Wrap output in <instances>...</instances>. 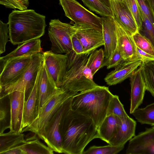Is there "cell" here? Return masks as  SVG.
I'll list each match as a JSON object with an SVG mask.
<instances>
[{
    "mask_svg": "<svg viewBox=\"0 0 154 154\" xmlns=\"http://www.w3.org/2000/svg\"><path fill=\"white\" fill-rule=\"evenodd\" d=\"M42 54L48 72L57 87L60 88L67 71V55L55 53L51 51L44 52Z\"/></svg>",
    "mask_w": 154,
    "mask_h": 154,
    "instance_id": "8fae6325",
    "label": "cell"
},
{
    "mask_svg": "<svg viewBox=\"0 0 154 154\" xmlns=\"http://www.w3.org/2000/svg\"><path fill=\"white\" fill-rule=\"evenodd\" d=\"M137 47L148 54L154 55V47L151 42L138 32L132 35Z\"/></svg>",
    "mask_w": 154,
    "mask_h": 154,
    "instance_id": "e575fe53",
    "label": "cell"
},
{
    "mask_svg": "<svg viewBox=\"0 0 154 154\" xmlns=\"http://www.w3.org/2000/svg\"><path fill=\"white\" fill-rule=\"evenodd\" d=\"M65 15L74 24L90 26L102 30V19L85 8L76 0H59Z\"/></svg>",
    "mask_w": 154,
    "mask_h": 154,
    "instance_id": "9c48e42d",
    "label": "cell"
},
{
    "mask_svg": "<svg viewBox=\"0 0 154 154\" xmlns=\"http://www.w3.org/2000/svg\"><path fill=\"white\" fill-rule=\"evenodd\" d=\"M122 122L118 116H107L98 129L99 138L109 143L121 126Z\"/></svg>",
    "mask_w": 154,
    "mask_h": 154,
    "instance_id": "cb8c5ba5",
    "label": "cell"
},
{
    "mask_svg": "<svg viewBox=\"0 0 154 154\" xmlns=\"http://www.w3.org/2000/svg\"><path fill=\"white\" fill-rule=\"evenodd\" d=\"M142 21L141 29L138 32L147 38L154 47V26L140 10Z\"/></svg>",
    "mask_w": 154,
    "mask_h": 154,
    "instance_id": "836d02e7",
    "label": "cell"
},
{
    "mask_svg": "<svg viewBox=\"0 0 154 154\" xmlns=\"http://www.w3.org/2000/svg\"><path fill=\"white\" fill-rule=\"evenodd\" d=\"M48 30L51 51L55 53L69 54L73 49L72 37L75 32L74 26L59 19H51Z\"/></svg>",
    "mask_w": 154,
    "mask_h": 154,
    "instance_id": "ba28073f",
    "label": "cell"
},
{
    "mask_svg": "<svg viewBox=\"0 0 154 154\" xmlns=\"http://www.w3.org/2000/svg\"><path fill=\"white\" fill-rule=\"evenodd\" d=\"M43 60V54L41 52L33 55L30 63L23 73L9 84L0 87V98L18 91L25 93L26 101L33 88Z\"/></svg>",
    "mask_w": 154,
    "mask_h": 154,
    "instance_id": "8992f818",
    "label": "cell"
},
{
    "mask_svg": "<svg viewBox=\"0 0 154 154\" xmlns=\"http://www.w3.org/2000/svg\"><path fill=\"white\" fill-rule=\"evenodd\" d=\"M8 23L9 41L14 45L39 38L47 26L45 16L33 9L12 11Z\"/></svg>",
    "mask_w": 154,
    "mask_h": 154,
    "instance_id": "7a4b0ae2",
    "label": "cell"
},
{
    "mask_svg": "<svg viewBox=\"0 0 154 154\" xmlns=\"http://www.w3.org/2000/svg\"><path fill=\"white\" fill-rule=\"evenodd\" d=\"M38 88L39 111L45 102L59 88L48 72L43 60L39 71Z\"/></svg>",
    "mask_w": 154,
    "mask_h": 154,
    "instance_id": "e0dca14e",
    "label": "cell"
},
{
    "mask_svg": "<svg viewBox=\"0 0 154 154\" xmlns=\"http://www.w3.org/2000/svg\"><path fill=\"white\" fill-rule=\"evenodd\" d=\"M113 95L108 87L98 85L73 96L71 109L90 118L98 129L107 116L108 106Z\"/></svg>",
    "mask_w": 154,
    "mask_h": 154,
    "instance_id": "3957f363",
    "label": "cell"
},
{
    "mask_svg": "<svg viewBox=\"0 0 154 154\" xmlns=\"http://www.w3.org/2000/svg\"><path fill=\"white\" fill-rule=\"evenodd\" d=\"M61 137L62 153L67 154H82L90 142L99 137L92 120L71 109L64 121Z\"/></svg>",
    "mask_w": 154,
    "mask_h": 154,
    "instance_id": "6da1fadb",
    "label": "cell"
},
{
    "mask_svg": "<svg viewBox=\"0 0 154 154\" xmlns=\"http://www.w3.org/2000/svg\"><path fill=\"white\" fill-rule=\"evenodd\" d=\"M142 63L140 60H124L114 70L108 73L104 81L109 86L119 84L130 77Z\"/></svg>",
    "mask_w": 154,
    "mask_h": 154,
    "instance_id": "2e32d148",
    "label": "cell"
},
{
    "mask_svg": "<svg viewBox=\"0 0 154 154\" xmlns=\"http://www.w3.org/2000/svg\"><path fill=\"white\" fill-rule=\"evenodd\" d=\"M124 147V145L114 146L109 144L103 146H93L84 151L82 154H116Z\"/></svg>",
    "mask_w": 154,
    "mask_h": 154,
    "instance_id": "1f68e13d",
    "label": "cell"
},
{
    "mask_svg": "<svg viewBox=\"0 0 154 154\" xmlns=\"http://www.w3.org/2000/svg\"><path fill=\"white\" fill-rule=\"evenodd\" d=\"M23 133H17L9 131L0 134V154L20 145L26 142Z\"/></svg>",
    "mask_w": 154,
    "mask_h": 154,
    "instance_id": "d4e9b609",
    "label": "cell"
},
{
    "mask_svg": "<svg viewBox=\"0 0 154 154\" xmlns=\"http://www.w3.org/2000/svg\"><path fill=\"white\" fill-rule=\"evenodd\" d=\"M78 93L59 88L40 108L35 119L23 129L22 133L33 132L42 140L45 128L50 119L66 100Z\"/></svg>",
    "mask_w": 154,
    "mask_h": 154,
    "instance_id": "277c9868",
    "label": "cell"
},
{
    "mask_svg": "<svg viewBox=\"0 0 154 154\" xmlns=\"http://www.w3.org/2000/svg\"><path fill=\"white\" fill-rule=\"evenodd\" d=\"M75 34L81 42L84 54H90L104 45L102 30L83 25L74 24Z\"/></svg>",
    "mask_w": 154,
    "mask_h": 154,
    "instance_id": "30bf717a",
    "label": "cell"
},
{
    "mask_svg": "<svg viewBox=\"0 0 154 154\" xmlns=\"http://www.w3.org/2000/svg\"><path fill=\"white\" fill-rule=\"evenodd\" d=\"M115 23L117 43L123 59L137 60V46L132 35L117 22Z\"/></svg>",
    "mask_w": 154,
    "mask_h": 154,
    "instance_id": "d6986e66",
    "label": "cell"
},
{
    "mask_svg": "<svg viewBox=\"0 0 154 154\" xmlns=\"http://www.w3.org/2000/svg\"><path fill=\"white\" fill-rule=\"evenodd\" d=\"M131 13L137 26L138 32L141 29L142 21L140 9L136 0H123Z\"/></svg>",
    "mask_w": 154,
    "mask_h": 154,
    "instance_id": "d590c367",
    "label": "cell"
},
{
    "mask_svg": "<svg viewBox=\"0 0 154 154\" xmlns=\"http://www.w3.org/2000/svg\"><path fill=\"white\" fill-rule=\"evenodd\" d=\"M124 60L117 42L113 52L109 58L104 60L101 68L104 66H106L108 69L115 68Z\"/></svg>",
    "mask_w": 154,
    "mask_h": 154,
    "instance_id": "8d00e7d4",
    "label": "cell"
},
{
    "mask_svg": "<svg viewBox=\"0 0 154 154\" xmlns=\"http://www.w3.org/2000/svg\"><path fill=\"white\" fill-rule=\"evenodd\" d=\"M132 114L141 124L154 126V103L143 108H138Z\"/></svg>",
    "mask_w": 154,
    "mask_h": 154,
    "instance_id": "4316f807",
    "label": "cell"
},
{
    "mask_svg": "<svg viewBox=\"0 0 154 154\" xmlns=\"http://www.w3.org/2000/svg\"><path fill=\"white\" fill-rule=\"evenodd\" d=\"M84 4L90 10L102 16L113 17V15L110 8L99 0H81Z\"/></svg>",
    "mask_w": 154,
    "mask_h": 154,
    "instance_id": "f546056e",
    "label": "cell"
},
{
    "mask_svg": "<svg viewBox=\"0 0 154 154\" xmlns=\"http://www.w3.org/2000/svg\"><path fill=\"white\" fill-rule=\"evenodd\" d=\"M73 97L63 103L49 121L42 139L47 146L57 153H62V130L65 119L71 109Z\"/></svg>",
    "mask_w": 154,
    "mask_h": 154,
    "instance_id": "52a82bcc",
    "label": "cell"
},
{
    "mask_svg": "<svg viewBox=\"0 0 154 154\" xmlns=\"http://www.w3.org/2000/svg\"><path fill=\"white\" fill-rule=\"evenodd\" d=\"M0 4L8 8L23 10L27 9L29 2V0H0Z\"/></svg>",
    "mask_w": 154,
    "mask_h": 154,
    "instance_id": "74e56055",
    "label": "cell"
},
{
    "mask_svg": "<svg viewBox=\"0 0 154 154\" xmlns=\"http://www.w3.org/2000/svg\"><path fill=\"white\" fill-rule=\"evenodd\" d=\"M20 146L23 154H53L54 152L51 148L35 137L26 140Z\"/></svg>",
    "mask_w": 154,
    "mask_h": 154,
    "instance_id": "484cf974",
    "label": "cell"
},
{
    "mask_svg": "<svg viewBox=\"0 0 154 154\" xmlns=\"http://www.w3.org/2000/svg\"><path fill=\"white\" fill-rule=\"evenodd\" d=\"M146 1L154 18V0H146Z\"/></svg>",
    "mask_w": 154,
    "mask_h": 154,
    "instance_id": "ee69618b",
    "label": "cell"
},
{
    "mask_svg": "<svg viewBox=\"0 0 154 154\" xmlns=\"http://www.w3.org/2000/svg\"><path fill=\"white\" fill-rule=\"evenodd\" d=\"M127 154H154V126L134 136L129 141Z\"/></svg>",
    "mask_w": 154,
    "mask_h": 154,
    "instance_id": "5bb4252c",
    "label": "cell"
},
{
    "mask_svg": "<svg viewBox=\"0 0 154 154\" xmlns=\"http://www.w3.org/2000/svg\"><path fill=\"white\" fill-rule=\"evenodd\" d=\"M117 0V1H123V0Z\"/></svg>",
    "mask_w": 154,
    "mask_h": 154,
    "instance_id": "bcb514c9",
    "label": "cell"
},
{
    "mask_svg": "<svg viewBox=\"0 0 154 154\" xmlns=\"http://www.w3.org/2000/svg\"><path fill=\"white\" fill-rule=\"evenodd\" d=\"M140 66L145 82L146 90L154 97V61L142 63Z\"/></svg>",
    "mask_w": 154,
    "mask_h": 154,
    "instance_id": "83f0119b",
    "label": "cell"
},
{
    "mask_svg": "<svg viewBox=\"0 0 154 154\" xmlns=\"http://www.w3.org/2000/svg\"><path fill=\"white\" fill-rule=\"evenodd\" d=\"M122 124L108 144L114 146L124 145L135 135L136 122L129 116L120 118Z\"/></svg>",
    "mask_w": 154,
    "mask_h": 154,
    "instance_id": "7402d4cb",
    "label": "cell"
},
{
    "mask_svg": "<svg viewBox=\"0 0 154 154\" xmlns=\"http://www.w3.org/2000/svg\"><path fill=\"white\" fill-rule=\"evenodd\" d=\"M131 86L130 113L142 103L146 90V84L140 66L130 77Z\"/></svg>",
    "mask_w": 154,
    "mask_h": 154,
    "instance_id": "ac0fdd59",
    "label": "cell"
},
{
    "mask_svg": "<svg viewBox=\"0 0 154 154\" xmlns=\"http://www.w3.org/2000/svg\"><path fill=\"white\" fill-rule=\"evenodd\" d=\"M20 146L9 149L4 152L3 154H23Z\"/></svg>",
    "mask_w": 154,
    "mask_h": 154,
    "instance_id": "7bdbcfd3",
    "label": "cell"
},
{
    "mask_svg": "<svg viewBox=\"0 0 154 154\" xmlns=\"http://www.w3.org/2000/svg\"><path fill=\"white\" fill-rule=\"evenodd\" d=\"M140 10L154 26V18L146 0H136Z\"/></svg>",
    "mask_w": 154,
    "mask_h": 154,
    "instance_id": "ab89813d",
    "label": "cell"
},
{
    "mask_svg": "<svg viewBox=\"0 0 154 154\" xmlns=\"http://www.w3.org/2000/svg\"><path fill=\"white\" fill-rule=\"evenodd\" d=\"M0 134L4 133L7 129L10 128L11 119L10 105L5 103V97L0 98Z\"/></svg>",
    "mask_w": 154,
    "mask_h": 154,
    "instance_id": "4dcf8cb0",
    "label": "cell"
},
{
    "mask_svg": "<svg viewBox=\"0 0 154 154\" xmlns=\"http://www.w3.org/2000/svg\"><path fill=\"white\" fill-rule=\"evenodd\" d=\"M110 2L114 20L132 35L138 32L135 21L123 0H110Z\"/></svg>",
    "mask_w": 154,
    "mask_h": 154,
    "instance_id": "9a60e30c",
    "label": "cell"
},
{
    "mask_svg": "<svg viewBox=\"0 0 154 154\" xmlns=\"http://www.w3.org/2000/svg\"><path fill=\"white\" fill-rule=\"evenodd\" d=\"M38 74L39 72L33 88L25 103L23 119V129L32 123L37 116L38 113Z\"/></svg>",
    "mask_w": 154,
    "mask_h": 154,
    "instance_id": "603a6c76",
    "label": "cell"
},
{
    "mask_svg": "<svg viewBox=\"0 0 154 154\" xmlns=\"http://www.w3.org/2000/svg\"><path fill=\"white\" fill-rule=\"evenodd\" d=\"M10 105L11 119L10 131L22 133L25 94L23 92L16 91L9 94Z\"/></svg>",
    "mask_w": 154,
    "mask_h": 154,
    "instance_id": "7c38bea8",
    "label": "cell"
},
{
    "mask_svg": "<svg viewBox=\"0 0 154 154\" xmlns=\"http://www.w3.org/2000/svg\"><path fill=\"white\" fill-rule=\"evenodd\" d=\"M72 50L77 54L81 55L84 54L82 46L80 41L75 34V33L72 36Z\"/></svg>",
    "mask_w": 154,
    "mask_h": 154,
    "instance_id": "b9f144b4",
    "label": "cell"
},
{
    "mask_svg": "<svg viewBox=\"0 0 154 154\" xmlns=\"http://www.w3.org/2000/svg\"><path fill=\"white\" fill-rule=\"evenodd\" d=\"M32 56L15 58L8 61L0 71V87L9 84L23 73L30 63Z\"/></svg>",
    "mask_w": 154,
    "mask_h": 154,
    "instance_id": "4fadbf2b",
    "label": "cell"
},
{
    "mask_svg": "<svg viewBox=\"0 0 154 154\" xmlns=\"http://www.w3.org/2000/svg\"><path fill=\"white\" fill-rule=\"evenodd\" d=\"M108 7L110 8V0H99Z\"/></svg>",
    "mask_w": 154,
    "mask_h": 154,
    "instance_id": "f6af8a7d",
    "label": "cell"
},
{
    "mask_svg": "<svg viewBox=\"0 0 154 154\" xmlns=\"http://www.w3.org/2000/svg\"><path fill=\"white\" fill-rule=\"evenodd\" d=\"M8 24L0 21V54L4 53L5 51L7 43L9 40Z\"/></svg>",
    "mask_w": 154,
    "mask_h": 154,
    "instance_id": "f35d334b",
    "label": "cell"
},
{
    "mask_svg": "<svg viewBox=\"0 0 154 154\" xmlns=\"http://www.w3.org/2000/svg\"><path fill=\"white\" fill-rule=\"evenodd\" d=\"M136 59L142 61V63L154 61V55L143 51L137 47Z\"/></svg>",
    "mask_w": 154,
    "mask_h": 154,
    "instance_id": "60d3db41",
    "label": "cell"
},
{
    "mask_svg": "<svg viewBox=\"0 0 154 154\" xmlns=\"http://www.w3.org/2000/svg\"><path fill=\"white\" fill-rule=\"evenodd\" d=\"M105 59L104 50L101 48L91 52L88 59L87 66L93 76L97 71L101 68Z\"/></svg>",
    "mask_w": 154,
    "mask_h": 154,
    "instance_id": "f1b7e54d",
    "label": "cell"
},
{
    "mask_svg": "<svg viewBox=\"0 0 154 154\" xmlns=\"http://www.w3.org/2000/svg\"><path fill=\"white\" fill-rule=\"evenodd\" d=\"M19 45L13 51L0 58V71L9 60L15 58L32 55L42 51L41 41L38 39H33Z\"/></svg>",
    "mask_w": 154,
    "mask_h": 154,
    "instance_id": "44dd1931",
    "label": "cell"
},
{
    "mask_svg": "<svg viewBox=\"0 0 154 154\" xmlns=\"http://www.w3.org/2000/svg\"><path fill=\"white\" fill-rule=\"evenodd\" d=\"M89 55L84 54L80 56L67 69L60 88L79 93L98 85L94 82L93 76L87 66Z\"/></svg>",
    "mask_w": 154,
    "mask_h": 154,
    "instance_id": "5b68a950",
    "label": "cell"
},
{
    "mask_svg": "<svg viewBox=\"0 0 154 154\" xmlns=\"http://www.w3.org/2000/svg\"><path fill=\"white\" fill-rule=\"evenodd\" d=\"M102 18L104 59H106L112 54L117 44L116 25L113 17L102 16Z\"/></svg>",
    "mask_w": 154,
    "mask_h": 154,
    "instance_id": "ffe728a7",
    "label": "cell"
},
{
    "mask_svg": "<svg viewBox=\"0 0 154 154\" xmlns=\"http://www.w3.org/2000/svg\"><path fill=\"white\" fill-rule=\"evenodd\" d=\"M113 115L120 118L126 117L128 116L124 109L123 105L120 101L118 96L114 95L110 101L107 112V116Z\"/></svg>",
    "mask_w": 154,
    "mask_h": 154,
    "instance_id": "d6a6232c",
    "label": "cell"
}]
</instances>
